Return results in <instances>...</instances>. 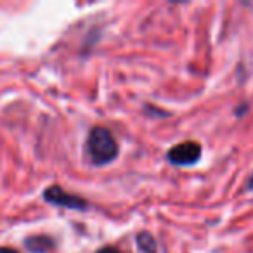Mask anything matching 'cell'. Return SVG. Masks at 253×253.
Returning <instances> with one entry per match:
<instances>
[{"mask_svg":"<svg viewBox=\"0 0 253 253\" xmlns=\"http://www.w3.org/2000/svg\"><path fill=\"white\" fill-rule=\"evenodd\" d=\"M87 156L95 167L111 163L118 156V142L104 126H94L87 137Z\"/></svg>","mask_w":253,"mask_h":253,"instance_id":"cell-1","label":"cell"},{"mask_svg":"<svg viewBox=\"0 0 253 253\" xmlns=\"http://www.w3.org/2000/svg\"><path fill=\"white\" fill-rule=\"evenodd\" d=\"M201 156V146L198 142H193V141H187V142H182V144H177L173 146L172 149L169 151L167 158L172 165H177V167H189V165H194V163L200 160Z\"/></svg>","mask_w":253,"mask_h":253,"instance_id":"cell-2","label":"cell"},{"mask_svg":"<svg viewBox=\"0 0 253 253\" xmlns=\"http://www.w3.org/2000/svg\"><path fill=\"white\" fill-rule=\"evenodd\" d=\"M43 200L50 205H57V207L71 208V210H85L87 208V201L82 198L70 194L66 191H63L59 186H50L43 193Z\"/></svg>","mask_w":253,"mask_h":253,"instance_id":"cell-3","label":"cell"},{"mask_svg":"<svg viewBox=\"0 0 253 253\" xmlns=\"http://www.w3.org/2000/svg\"><path fill=\"white\" fill-rule=\"evenodd\" d=\"M137 246L141 248L142 253H156L158 252L156 239L153 238L149 232H141V234L137 236Z\"/></svg>","mask_w":253,"mask_h":253,"instance_id":"cell-4","label":"cell"},{"mask_svg":"<svg viewBox=\"0 0 253 253\" xmlns=\"http://www.w3.org/2000/svg\"><path fill=\"white\" fill-rule=\"evenodd\" d=\"M26 246L30 248V252L33 253H43L52 246V241L45 236H40V238H30L26 241Z\"/></svg>","mask_w":253,"mask_h":253,"instance_id":"cell-5","label":"cell"},{"mask_svg":"<svg viewBox=\"0 0 253 253\" xmlns=\"http://www.w3.org/2000/svg\"><path fill=\"white\" fill-rule=\"evenodd\" d=\"M97 253H120V252H116L115 248H102V250H99Z\"/></svg>","mask_w":253,"mask_h":253,"instance_id":"cell-6","label":"cell"},{"mask_svg":"<svg viewBox=\"0 0 253 253\" xmlns=\"http://www.w3.org/2000/svg\"><path fill=\"white\" fill-rule=\"evenodd\" d=\"M0 253H21L18 250H12V248H0Z\"/></svg>","mask_w":253,"mask_h":253,"instance_id":"cell-7","label":"cell"},{"mask_svg":"<svg viewBox=\"0 0 253 253\" xmlns=\"http://www.w3.org/2000/svg\"><path fill=\"white\" fill-rule=\"evenodd\" d=\"M248 189H252V191H253V175L250 177V180H248Z\"/></svg>","mask_w":253,"mask_h":253,"instance_id":"cell-8","label":"cell"}]
</instances>
